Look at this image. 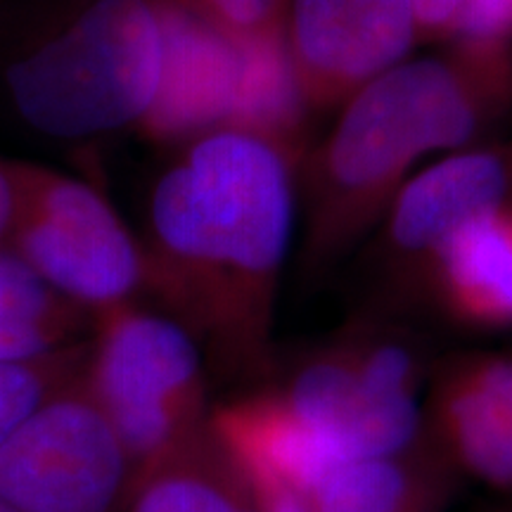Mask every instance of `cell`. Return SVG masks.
<instances>
[{"instance_id": "1", "label": "cell", "mask_w": 512, "mask_h": 512, "mask_svg": "<svg viewBox=\"0 0 512 512\" xmlns=\"http://www.w3.org/2000/svg\"><path fill=\"white\" fill-rule=\"evenodd\" d=\"M294 188L283 152L230 128L185 143L152 188L145 294L230 377L271 370Z\"/></svg>"}, {"instance_id": "2", "label": "cell", "mask_w": 512, "mask_h": 512, "mask_svg": "<svg viewBox=\"0 0 512 512\" xmlns=\"http://www.w3.org/2000/svg\"><path fill=\"white\" fill-rule=\"evenodd\" d=\"M512 102L508 46H470L401 62L342 105L304 159V264L347 254L382 219L422 159L463 150Z\"/></svg>"}, {"instance_id": "3", "label": "cell", "mask_w": 512, "mask_h": 512, "mask_svg": "<svg viewBox=\"0 0 512 512\" xmlns=\"http://www.w3.org/2000/svg\"><path fill=\"white\" fill-rule=\"evenodd\" d=\"M162 74L155 0H64L0 50V83L24 124L57 140L140 126Z\"/></svg>"}, {"instance_id": "4", "label": "cell", "mask_w": 512, "mask_h": 512, "mask_svg": "<svg viewBox=\"0 0 512 512\" xmlns=\"http://www.w3.org/2000/svg\"><path fill=\"white\" fill-rule=\"evenodd\" d=\"M427 370L418 344L356 323L266 387L335 463L401 456L425 444Z\"/></svg>"}, {"instance_id": "5", "label": "cell", "mask_w": 512, "mask_h": 512, "mask_svg": "<svg viewBox=\"0 0 512 512\" xmlns=\"http://www.w3.org/2000/svg\"><path fill=\"white\" fill-rule=\"evenodd\" d=\"M83 384L136 470L202 434L214 411L200 342L140 302L93 313Z\"/></svg>"}, {"instance_id": "6", "label": "cell", "mask_w": 512, "mask_h": 512, "mask_svg": "<svg viewBox=\"0 0 512 512\" xmlns=\"http://www.w3.org/2000/svg\"><path fill=\"white\" fill-rule=\"evenodd\" d=\"M17 209L5 254L48 290L93 313L140 302L143 245L91 183L15 159Z\"/></svg>"}, {"instance_id": "7", "label": "cell", "mask_w": 512, "mask_h": 512, "mask_svg": "<svg viewBox=\"0 0 512 512\" xmlns=\"http://www.w3.org/2000/svg\"><path fill=\"white\" fill-rule=\"evenodd\" d=\"M133 475L83 370L0 444V498L19 512H121Z\"/></svg>"}, {"instance_id": "8", "label": "cell", "mask_w": 512, "mask_h": 512, "mask_svg": "<svg viewBox=\"0 0 512 512\" xmlns=\"http://www.w3.org/2000/svg\"><path fill=\"white\" fill-rule=\"evenodd\" d=\"M285 41L311 110L342 107L418 41L408 0H290Z\"/></svg>"}, {"instance_id": "9", "label": "cell", "mask_w": 512, "mask_h": 512, "mask_svg": "<svg viewBox=\"0 0 512 512\" xmlns=\"http://www.w3.org/2000/svg\"><path fill=\"white\" fill-rule=\"evenodd\" d=\"M425 441L460 482L512 494V354H460L432 370Z\"/></svg>"}, {"instance_id": "10", "label": "cell", "mask_w": 512, "mask_h": 512, "mask_svg": "<svg viewBox=\"0 0 512 512\" xmlns=\"http://www.w3.org/2000/svg\"><path fill=\"white\" fill-rule=\"evenodd\" d=\"M162 29V74L140 131L155 143L185 145L223 131L240 86V46L200 17L155 0Z\"/></svg>"}, {"instance_id": "11", "label": "cell", "mask_w": 512, "mask_h": 512, "mask_svg": "<svg viewBox=\"0 0 512 512\" xmlns=\"http://www.w3.org/2000/svg\"><path fill=\"white\" fill-rule=\"evenodd\" d=\"M512 164L496 150L453 152L401 185L384 211V254L425 278L434 254L465 223L503 207Z\"/></svg>"}, {"instance_id": "12", "label": "cell", "mask_w": 512, "mask_h": 512, "mask_svg": "<svg viewBox=\"0 0 512 512\" xmlns=\"http://www.w3.org/2000/svg\"><path fill=\"white\" fill-rule=\"evenodd\" d=\"M460 479L427 446L339 463L309 491L256 484L266 512H444Z\"/></svg>"}, {"instance_id": "13", "label": "cell", "mask_w": 512, "mask_h": 512, "mask_svg": "<svg viewBox=\"0 0 512 512\" xmlns=\"http://www.w3.org/2000/svg\"><path fill=\"white\" fill-rule=\"evenodd\" d=\"M425 280L456 323L512 328V209L489 211L456 230L434 254Z\"/></svg>"}, {"instance_id": "14", "label": "cell", "mask_w": 512, "mask_h": 512, "mask_svg": "<svg viewBox=\"0 0 512 512\" xmlns=\"http://www.w3.org/2000/svg\"><path fill=\"white\" fill-rule=\"evenodd\" d=\"M121 512H266L233 453L209 427L176 451L138 467Z\"/></svg>"}, {"instance_id": "15", "label": "cell", "mask_w": 512, "mask_h": 512, "mask_svg": "<svg viewBox=\"0 0 512 512\" xmlns=\"http://www.w3.org/2000/svg\"><path fill=\"white\" fill-rule=\"evenodd\" d=\"M240 46V86L230 131L273 145L297 166L309 155V114L285 31L247 38Z\"/></svg>"}, {"instance_id": "16", "label": "cell", "mask_w": 512, "mask_h": 512, "mask_svg": "<svg viewBox=\"0 0 512 512\" xmlns=\"http://www.w3.org/2000/svg\"><path fill=\"white\" fill-rule=\"evenodd\" d=\"M91 316L48 290L27 268L0 254V361L34 358L76 347Z\"/></svg>"}, {"instance_id": "17", "label": "cell", "mask_w": 512, "mask_h": 512, "mask_svg": "<svg viewBox=\"0 0 512 512\" xmlns=\"http://www.w3.org/2000/svg\"><path fill=\"white\" fill-rule=\"evenodd\" d=\"M86 351L88 339L55 354L0 361V444L57 389L81 375Z\"/></svg>"}, {"instance_id": "18", "label": "cell", "mask_w": 512, "mask_h": 512, "mask_svg": "<svg viewBox=\"0 0 512 512\" xmlns=\"http://www.w3.org/2000/svg\"><path fill=\"white\" fill-rule=\"evenodd\" d=\"M512 0H463L453 38L470 46H508Z\"/></svg>"}, {"instance_id": "19", "label": "cell", "mask_w": 512, "mask_h": 512, "mask_svg": "<svg viewBox=\"0 0 512 512\" xmlns=\"http://www.w3.org/2000/svg\"><path fill=\"white\" fill-rule=\"evenodd\" d=\"M413 10L415 31L425 41L453 38L463 0H408Z\"/></svg>"}, {"instance_id": "20", "label": "cell", "mask_w": 512, "mask_h": 512, "mask_svg": "<svg viewBox=\"0 0 512 512\" xmlns=\"http://www.w3.org/2000/svg\"><path fill=\"white\" fill-rule=\"evenodd\" d=\"M17 209V176L15 159L0 157V254H5L12 221Z\"/></svg>"}, {"instance_id": "21", "label": "cell", "mask_w": 512, "mask_h": 512, "mask_svg": "<svg viewBox=\"0 0 512 512\" xmlns=\"http://www.w3.org/2000/svg\"><path fill=\"white\" fill-rule=\"evenodd\" d=\"M0 512H19V510L12 508L8 501H3V498H0Z\"/></svg>"}, {"instance_id": "22", "label": "cell", "mask_w": 512, "mask_h": 512, "mask_svg": "<svg viewBox=\"0 0 512 512\" xmlns=\"http://www.w3.org/2000/svg\"><path fill=\"white\" fill-rule=\"evenodd\" d=\"M484 512H512V510H503V508H494V510H484Z\"/></svg>"}]
</instances>
